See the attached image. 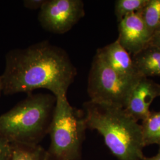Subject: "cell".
Instances as JSON below:
<instances>
[{
  "mask_svg": "<svg viewBox=\"0 0 160 160\" xmlns=\"http://www.w3.org/2000/svg\"><path fill=\"white\" fill-rule=\"evenodd\" d=\"M141 125L144 146L153 144L160 145V111L151 112Z\"/></svg>",
  "mask_w": 160,
  "mask_h": 160,
  "instance_id": "8fae6325",
  "label": "cell"
},
{
  "mask_svg": "<svg viewBox=\"0 0 160 160\" xmlns=\"http://www.w3.org/2000/svg\"><path fill=\"white\" fill-rule=\"evenodd\" d=\"M132 57L140 77H160V48L148 45Z\"/></svg>",
  "mask_w": 160,
  "mask_h": 160,
  "instance_id": "30bf717a",
  "label": "cell"
},
{
  "mask_svg": "<svg viewBox=\"0 0 160 160\" xmlns=\"http://www.w3.org/2000/svg\"><path fill=\"white\" fill-rule=\"evenodd\" d=\"M87 129L83 110L73 107L67 95L56 97L49 130L51 143L48 160H80L82 145Z\"/></svg>",
  "mask_w": 160,
  "mask_h": 160,
  "instance_id": "277c9868",
  "label": "cell"
},
{
  "mask_svg": "<svg viewBox=\"0 0 160 160\" xmlns=\"http://www.w3.org/2000/svg\"><path fill=\"white\" fill-rule=\"evenodd\" d=\"M139 12L152 36L160 24V0H148L146 6Z\"/></svg>",
  "mask_w": 160,
  "mask_h": 160,
  "instance_id": "4fadbf2b",
  "label": "cell"
},
{
  "mask_svg": "<svg viewBox=\"0 0 160 160\" xmlns=\"http://www.w3.org/2000/svg\"><path fill=\"white\" fill-rule=\"evenodd\" d=\"M160 96V85L146 77H141L132 90L125 110L134 119L145 120L151 113L149 107Z\"/></svg>",
  "mask_w": 160,
  "mask_h": 160,
  "instance_id": "ba28073f",
  "label": "cell"
},
{
  "mask_svg": "<svg viewBox=\"0 0 160 160\" xmlns=\"http://www.w3.org/2000/svg\"><path fill=\"white\" fill-rule=\"evenodd\" d=\"M77 75V68L67 52L43 40L8 52L0 77L4 95L29 94L44 88L57 97L67 95Z\"/></svg>",
  "mask_w": 160,
  "mask_h": 160,
  "instance_id": "6da1fadb",
  "label": "cell"
},
{
  "mask_svg": "<svg viewBox=\"0 0 160 160\" xmlns=\"http://www.w3.org/2000/svg\"><path fill=\"white\" fill-rule=\"evenodd\" d=\"M140 78L122 77L96 54L88 77L90 101L125 109L132 90Z\"/></svg>",
  "mask_w": 160,
  "mask_h": 160,
  "instance_id": "5b68a950",
  "label": "cell"
},
{
  "mask_svg": "<svg viewBox=\"0 0 160 160\" xmlns=\"http://www.w3.org/2000/svg\"><path fill=\"white\" fill-rule=\"evenodd\" d=\"M84 16V4L81 0H45L40 8L38 20L46 31L63 34Z\"/></svg>",
  "mask_w": 160,
  "mask_h": 160,
  "instance_id": "8992f818",
  "label": "cell"
},
{
  "mask_svg": "<svg viewBox=\"0 0 160 160\" xmlns=\"http://www.w3.org/2000/svg\"><path fill=\"white\" fill-rule=\"evenodd\" d=\"M160 32V26H159V27L158 28V29H157V30L156 32Z\"/></svg>",
  "mask_w": 160,
  "mask_h": 160,
  "instance_id": "ffe728a7",
  "label": "cell"
},
{
  "mask_svg": "<svg viewBox=\"0 0 160 160\" xmlns=\"http://www.w3.org/2000/svg\"><path fill=\"white\" fill-rule=\"evenodd\" d=\"M117 40L132 57L148 46L152 35L140 12L128 15L118 22Z\"/></svg>",
  "mask_w": 160,
  "mask_h": 160,
  "instance_id": "52a82bcc",
  "label": "cell"
},
{
  "mask_svg": "<svg viewBox=\"0 0 160 160\" xmlns=\"http://www.w3.org/2000/svg\"><path fill=\"white\" fill-rule=\"evenodd\" d=\"M45 1V0H24L23 4L25 8L30 10H40Z\"/></svg>",
  "mask_w": 160,
  "mask_h": 160,
  "instance_id": "2e32d148",
  "label": "cell"
},
{
  "mask_svg": "<svg viewBox=\"0 0 160 160\" xmlns=\"http://www.w3.org/2000/svg\"><path fill=\"white\" fill-rule=\"evenodd\" d=\"M12 145L10 160H48L47 151L40 145Z\"/></svg>",
  "mask_w": 160,
  "mask_h": 160,
  "instance_id": "7c38bea8",
  "label": "cell"
},
{
  "mask_svg": "<svg viewBox=\"0 0 160 160\" xmlns=\"http://www.w3.org/2000/svg\"><path fill=\"white\" fill-rule=\"evenodd\" d=\"M2 94V85L1 79V77H0V97H1Z\"/></svg>",
  "mask_w": 160,
  "mask_h": 160,
  "instance_id": "d6986e66",
  "label": "cell"
},
{
  "mask_svg": "<svg viewBox=\"0 0 160 160\" xmlns=\"http://www.w3.org/2000/svg\"><path fill=\"white\" fill-rule=\"evenodd\" d=\"M56 103L52 94H31L0 116V137L11 144L39 145L49 133Z\"/></svg>",
  "mask_w": 160,
  "mask_h": 160,
  "instance_id": "3957f363",
  "label": "cell"
},
{
  "mask_svg": "<svg viewBox=\"0 0 160 160\" xmlns=\"http://www.w3.org/2000/svg\"><path fill=\"white\" fill-rule=\"evenodd\" d=\"M12 145L0 137V160H10Z\"/></svg>",
  "mask_w": 160,
  "mask_h": 160,
  "instance_id": "9a60e30c",
  "label": "cell"
},
{
  "mask_svg": "<svg viewBox=\"0 0 160 160\" xmlns=\"http://www.w3.org/2000/svg\"><path fill=\"white\" fill-rule=\"evenodd\" d=\"M160 160V148L158 150V152L157 154L152 157H143V160Z\"/></svg>",
  "mask_w": 160,
  "mask_h": 160,
  "instance_id": "ac0fdd59",
  "label": "cell"
},
{
  "mask_svg": "<svg viewBox=\"0 0 160 160\" xmlns=\"http://www.w3.org/2000/svg\"><path fill=\"white\" fill-rule=\"evenodd\" d=\"M149 45L155 46L160 49V32H155L152 35L149 42Z\"/></svg>",
  "mask_w": 160,
  "mask_h": 160,
  "instance_id": "e0dca14e",
  "label": "cell"
},
{
  "mask_svg": "<svg viewBox=\"0 0 160 160\" xmlns=\"http://www.w3.org/2000/svg\"><path fill=\"white\" fill-rule=\"evenodd\" d=\"M96 54L122 77L127 79L142 77L138 74L131 55L118 40L98 49Z\"/></svg>",
  "mask_w": 160,
  "mask_h": 160,
  "instance_id": "9c48e42d",
  "label": "cell"
},
{
  "mask_svg": "<svg viewBox=\"0 0 160 160\" xmlns=\"http://www.w3.org/2000/svg\"><path fill=\"white\" fill-rule=\"evenodd\" d=\"M148 0H116L114 2V14L118 22L133 12L142 10Z\"/></svg>",
  "mask_w": 160,
  "mask_h": 160,
  "instance_id": "5bb4252c",
  "label": "cell"
},
{
  "mask_svg": "<svg viewBox=\"0 0 160 160\" xmlns=\"http://www.w3.org/2000/svg\"><path fill=\"white\" fill-rule=\"evenodd\" d=\"M83 107L87 129L97 131L118 160H143L142 125L125 109L90 100Z\"/></svg>",
  "mask_w": 160,
  "mask_h": 160,
  "instance_id": "7a4b0ae2",
  "label": "cell"
}]
</instances>
